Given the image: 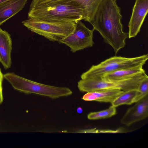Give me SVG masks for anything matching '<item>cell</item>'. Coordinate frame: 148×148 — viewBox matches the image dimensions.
<instances>
[{"label": "cell", "mask_w": 148, "mask_h": 148, "mask_svg": "<svg viewBox=\"0 0 148 148\" xmlns=\"http://www.w3.org/2000/svg\"><path fill=\"white\" fill-rule=\"evenodd\" d=\"M122 16L116 0H102L90 23L98 32L105 42L110 45L116 54L124 47L128 33L123 31Z\"/></svg>", "instance_id": "cell-1"}, {"label": "cell", "mask_w": 148, "mask_h": 148, "mask_svg": "<svg viewBox=\"0 0 148 148\" xmlns=\"http://www.w3.org/2000/svg\"><path fill=\"white\" fill-rule=\"evenodd\" d=\"M28 18L56 22H77L86 17L83 8L73 1L47 2L30 6Z\"/></svg>", "instance_id": "cell-2"}, {"label": "cell", "mask_w": 148, "mask_h": 148, "mask_svg": "<svg viewBox=\"0 0 148 148\" xmlns=\"http://www.w3.org/2000/svg\"><path fill=\"white\" fill-rule=\"evenodd\" d=\"M4 77L16 90L27 93H34L55 99L72 94L70 89L46 85L19 76L13 73L3 75Z\"/></svg>", "instance_id": "cell-3"}, {"label": "cell", "mask_w": 148, "mask_h": 148, "mask_svg": "<svg viewBox=\"0 0 148 148\" xmlns=\"http://www.w3.org/2000/svg\"><path fill=\"white\" fill-rule=\"evenodd\" d=\"M76 22L51 21L28 18L23 21L22 23L31 31L50 41L58 42L73 32Z\"/></svg>", "instance_id": "cell-4"}, {"label": "cell", "mask_w": 148, "mask_h": 148, "mask_svg": "<svg viewBox=\"0 0 148 148\" xmlns=\"http://www.w3.org/2000/svg\"><path fill=\"white\" fill-rule=\"evenodd\" d=\"M148 59L147 54L132 58L114 56L97 65H92L81 75L82 79L101 77L105 74L119 70L137 66H143Z\"/></svg>", "instance_id": "cell-5"}, {"label": "cell", "mask_w": 148, "mask_h": 148, "mask_svg": "<svg viewBox=\"0 0 148 148\" xmlns=\"http://www.w3.org/2000/svg\"><path fill=\"white\" fill-rule=\"evenodd\" d=\"M134 85V80L132 78L111 81L102 77H97L81 79L78 82L77 87L81 92H87L112 89H119L125 91L133 89Z\"/></svg>", "instance_id": "cell-6"}, {"label": "cell", "mask_w": 148, "mask_h": 148, "mask_svg": "<svg viewBox=\"0 0 148 148\" xmlns=\"http://www.w3.org/2000/svg\"><path fill=\"white\" fill-rule=\"evenodd\" d=\"M94 30L93 28L89 29L81 20H79L76 22L73 32L58 42L69 47L73 53L91 47L94 44L93 40Z\"/></svg>", "instance_id": "cell-7"}, {"label": "cell", "mask_w": 148, "mask_h": 148, "mask_svg": "<svg viewBox=\"0 0 148 148\" xmlns=\"http://www.w3.org/2000/svg\"><path fill=\"white\" fill-rule=\"evenodd\" d=\"M148 11V0H136L130 21L128 38L135 37L139 32Z\"/></svg>", "instance_id": "cell-8"}, {"label": "cell", "mask_w": 148, "mask_h": 148, "mask_svg": "<svg viewBox=\"0 0 148 148\" xmlns=\"http://www.w3.org/2000/svg\"><path fill=\"white\" fill-rule=\"evenodd\" d=\"M129 108L121 120L123 124L129 126L148 116V95Z\"/></svg>", "instance_id": "cell-9"}, {"label": "cell", "mask_w": 148, "mask_h": 148, "mask_svg": "<svg viewBox=\"0 0 148 148\" xmlns=\"http://www.w3.org/2000/svg\"><path fill=\"white\" fill-rule=\"evenodd\" d=\"M12 45L10 35L0 28V62L5 69L11 66Z\"/></svg>", "instance_id": "cell-10"}, {"label": "cell", "mask_w": 148, "mask_h": 148, "mask_svg": "<svg viewBox=\"0 0 148 148\" xmlns=\"http://www.w3.org/2000/svg\"><path fill=\"white\" fill-rule=\"evenodd\" d=\"M28 0H9L0 5V26L21 10Z\"/></svg>", "instance_id": "cell-11"}, {"label": "cell", "mask_w": 148, "mask_h": 148, "mask_svg": "<svg viewBox=\"0 0 148 148\" xmlns=\"http://www.w3.org/2000/svg\"><path fill=\"white\" fill-rule=\"evenodd\" d=\"M102 0H32L30 6L47 2L60 1H73L79 4L84 8L86 15L85 21L90 23L98 5Z\"/></svg>", "instance_id": "cell-12"}, {"label": "cell", "mask_w": 148, "mask_h": 148, "mask_svg": "<svg viewBox=\"0 0 148 148\" xmlns=\"http://www.w3.org/2000/svg\"><path fill=\"white\" fill-rule=\"evenodd\" d=\"M123 92L119 89H112L88 92L83 96L82 99L86 101L111 103Z\"/></svg>", "instance_id": "cell-13"}, {"label": "cell", "mask_w": 148, "mask_h": 148, "mask_svg": "<svg viewBox=\"0 0 148 148\" xmlns=\"http://www.w3.org/2000/svg\"><path fill=\"white\" fill-rule=\"evenodd\" d=\"M145 72L143 66H137L119 70L104 75L102 78L109 80L116 81L125 79Z\"/></svg>", "instance_id": "cell-14"}, {"label": "cell", "mask_w": 148, "mask_h": 148, "mask_svg": "<svg viewBox=\"0 0 148 148\" xmlns=\"http://www.w3.org/2000/svg\"><path fill=\"white\" fill-rule=\"evenodd\" d=\"M138 93L137 89L124 91L111 103L115 107L122 105H131L133 103V99Z\"/></svg>", "instance_id": "cell-15"}, {"label": "cell", "mask_w": 148, "mask_h": 148, "mask_svg": "<svg viewBox=\"0 0 148 148\" xmlns=\"http://www.w3.org/2000/svg\"><path fill=\"white\" fill-rule=\"evenodd\" d=\"M116 113V107L112 106L108 109L103 110L90 112L88 114L87 117L91 120L105 119L111 117Z\"/></svg>", "instance_id": "cell-16"}, {"label": "cell", "mask_w": 148, "mask_h": 148, "mask_svg": "<svg viewBox=\"0 0 148 148\" xmlns=\"http://www.w3.org/2000/svg\"><path fill=\"white\" fill-rule=\"evenodd\" d=\"M137 89L138 93L133 99V103H136L148 95V77L141 82Z\"/></svg>", "instance_id": "cell-17"}, {"label": "cell", "mask_w": 148, "mask_h": 148, "mask_svg": "<svg viewBox=\"0 0 148 148\" xmlns=\"http://www.w3.org/2000/svg\"><path fill=\"white\" fill-rule=\"evenodd\" d=\"M3 77V75L2 73L0 68V104L2 102L3 100L2 93V82Z\"/></svg>", "instance_id": "cell-18"}, {"label": "cell", "mask_w": 148, "mask_h": 148, "mask_svg": "<svg viewBox=\"0 0 148 148\" xmlns=\"http://www.w3.org/2000/svg\"><path fill=\"white\" fill-rule=\"evenodd\" d=\"M77 111L78 113L81 114L83 112V109L81 107H79L77 108Z\"/></svg>", "instance_id": "cell-19"}, {"label": "cell", "mask_w": 148, "mask_h": 148, "mask_svg": "<svg viewBox=\"0 0 148 148\" xmlns=\"http://www.w3.org/2000/svg\"><path fill=\"white\" fill-rule=\"evenodd\" d=\"M9 0H0V5Z\"/></svg>", "instance_id": "cell-20"}]
</instances>
